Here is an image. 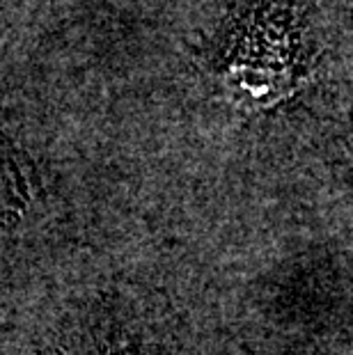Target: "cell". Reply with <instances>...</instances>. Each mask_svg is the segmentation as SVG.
<instances>
[{"instance_id":"1","label":"cell","mask_w":353,"mask_h":355,"mask_svg":"<svg viewBox=\"0 0 353 355\" xmlns=\"http://www.w3.org/2000/svg\"><path fill=\"white\" fill-rule=\"evenodd\" d=\"M112 355H131V353H112Z\"/></svg>"}]
</instances>
